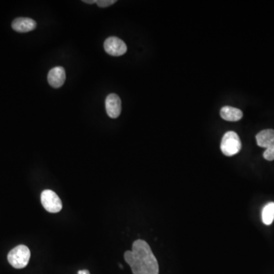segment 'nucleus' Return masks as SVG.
I'll return each mask as SVG.
<instances>
[{"label": "nucleus", "mask_w": 274, "mask_h": 274, "mask_svg": "<svg viewBox=\"0 0 274 274\" xmlns=\"http://www.w3.org/2000/svg\"><path fill=\"white\" fill-rule=\"evenodd\" d=\"M125 259L131 268L133 274H158L159 272L156 257L145 241H135L132 250L125 252Z\"/></svg>", "instance_id": "nucleus-1"}, {"label": "nucleus", "mask_w": 274, "mask_h": 274, "mask_svg": "<svg viewBox=\"0 0 274 274\" xmlns=\"http://www.w3.org/2000/svg\"><path fill=\"white\" fill-rule=\"evenodd\" d=\"M31 258L29 249L24 245L14 248L8 254V261L16 269H23L28 264Z\"/></svg>", "instance_id": "nucleus-2"}, {"label": "nucleus", "mask_w": 274, "mask_h": 274, "mask_svg": "<svg viewBox=\"0 0 274 274\" xmlns=\"http://www.w3.org/2000/svg\"><path fill=\"white\" fill-rule=\"evenodd\" d=\"M220 148L222 152L226 156H233L239 153L242 149V142L239 135L234 131L225 133L222 139Z\"/></svg>", "instance_id": "nucleus-3"}, {"label": "nucleus", "mask_w": 274, "mask_h": 274, "mask_svg": "<svg viewBox=\"0 0 274 274\" xmlns=\"http://www.w3.org/2000/svg\"><path fill=\"white\" fill-rule=\"evenodd\" d=\"M42 206L49 213H56L61 211L63 203L58 195L51 190H45L41 194Z\"/></svg>", "instance_id": "nucleus-4"}, {"label": "nucleus", "mask_w": 274, "mask_h": 274, "mask_svg": "<svg viewBox=\"0 0 274 274\" xmlns=\"http://www.w3.org/2000/svg\"><path fill=\"white\" fill-rule=\"evenodd\" d=\"M106 53L113 56H120L125 54L127 50V47L125 41L117 37H110L104 43Z\"/></svg>", "instance_id": "nucleus-5"}, {"label": "nucleus", "mask_w": 274, "mask_h": 274, "mask_svg": "<svg viewBox=\"0 0 274 274\" xmlns=\"http://www.w3.org/2000/svg\"><path fill=\"white\" fill-rule=\"evenodd\" d=\"M106 111L108 116L113 119L118 118L121 113V100L116 94H110L106 98Z\"/></svg>", "instance_id": "nucleus-6"}, {"label": "nucleus", "mask_w": 274, "mask_h": 274, "mask_svg": "<svg viewBox=\"0 0 274 274\" xmlns=\"http://www.w3.org/2000/svg\"><path fill=\"white\" fill-rule=\"evenodd\" d=\"M66 80V72L62 67H56L50 70L48 75V81L50 85L54 89H59L64 84Z\"/></svg>", "instance_id": "nucleus-7"}, {"label": "nucleus", "mask_w": 274, "mask_h": 274, "mask_svg": "<svg viewBox=\"0 0 274 274\" xmlns=\"http://www.w3.org/2000/svg\"><path fill=\"white\" fill-rule=\"evenodd\" d=\"M37 23L30 18H17L12 22V27L19 33H27L35 29Z\"/></svg>", "instance_id": "nucleus-8"}, {"label": "nucleus", "mask_w": 274, "mask_h": 274, "mask_svg": "<svg viewBox=\"0 0 274 274\" xmlns=\"http://www.w3.org/2000/svg\"><path fill=\"white\" fill-rule=\"evenodd\" d=\"M256 140L259 147L268 148L274 144V129H264L256 135Z\"/></svg>", "instance_id": "nucleus-9"}, {"label": "nucleus", "mask_w": 274, "mask_h": 274, "mask_svg": "<svg viewBox=\"0 0 274 274\" xmlns=\"http://www.w3.org/2000/svg\"><path fill=\"white\" fill-rule=\"evenodd\" d=\"M220 115L223 120L227 121H239L243 117V113L239 108L225 106L220 111Z\"/></svg>", "instance_id": "nucleus-10"}, {"label": "nucleus", "mask_w": 274, "mask_h": 274, "mask_svg": "<svg viewBox=\"0 0 274 274\" xmlns=\"http://www.w3.org/2000/svg\"><path fill=\"white\" fill-rule=\"evenodd\" d=\"M261 219L264 225H270L274 221V202L267 203L261 212Z\"/></svg>", "instance_id": "nucleus-11"}, {"label": "nucleus", "mask_w": 274, "mask_h": 274, "mask_svg": "<svg viewBox=\"0 0 274 274\" xmlns=\"http://www.w3.org/2000/svg\"><path fill=\"white\" fill-rule=\"evenodd\" d=\"M263 156L265 158L266 160L274 161V144H273L271 147L266 149L264 151Z\"/></svg>", "instance_id": "nucleus-12"}, {"label": "nucleus", "mask_w": 274, "mask_h": 274, "mask_svg": "<svg viewBox=\"0 0 274 274\" xmlns=\"http://www.w3.org/2000/svg\"><path fill=\"white\" fill-rule=\"evenodd\" d=\"M116 2V0H98L96 4L100 8H106V7L114 5Z\"/></svg>", "instance_id": "nucleus-13"}, {"label": "nucleus", "mask_w": 274, "mask_h": 274, "mask_svg": "<svg viewBox=\"0 0 274 274\" xmlns=\"http://www.w3.org/2000/svg\"><path fill=\"white\" fill-rule=\"evenodd\" d=\"M98 0H83V2L87 4L97 3Z\"/></svg>", "instance_id": "nucleus-14"}, {"label": "nucleus", "mask_w": 274, "mask_h": 274, "mask_svg": "<svg viewBox=\"0 0 274 274\" xmlns=\"http://www.w3.org/2000/svg\"><path fill=\"white\" fill-rule=\"evenodd\" d=\"M77 274H90L88 270H82V271H78Z\"/></svg>", "instance_id": "nucleus-15"}]
</instances>
